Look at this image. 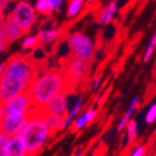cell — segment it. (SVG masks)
I'll return each mask as SVG.
<instances>
[{
    "label": "cell",
    "instance_id": "obj_5",
    "mask_svg": "<svg viewBox=\"0 0 156 156\" xmlns=\"http://www.w3.org/2000/svg\"><path fill=\"white\" fill-rule=\"evenodd\" d=\"M9 16L21 27L24 34H27L32 31L34 24L36 22L37 12L29 1L20 0L14 5Z\"/></svg>",
    "mask_w": 156,
    "mask_h": 156
},
{
    "label": "cell",
    "instance_id": "obj_13",
    "mask_svg": "<svg viewBox=\"0 0 156 156\" xmlns=\"http://www.w3.org/2000/svg\"><path fill=\"white\" fill-rule=\"evenodd\" d=\"M118 7L116 1H110L108 5L101 11V14L98 16V22L103 25L108 24L114 20L116 13H117Z\"/></svg>",
    "mask_w": 156,
    "mask_h": 156
},
{
    "label": "cell",
    "instance_id": "obj_4",
    "mask_svg": "<svg viewBox=\"0 0 156 156\" xmlns=\"http://www.w3.org/2000/svg\"><path fill=\"white\" fill-rule=\"evenodd\" d=\"M68 45L71 50V56L89 63L93 60L95 46L93 41L87 35L81 32H74L68 37Z\"/></svg>",
    "mask_w": 156,
    "mask_h": 156
},
{
    "label": "cell",
    "instance_id": "obj_19",
    "mask_svg": "<svg viewBox=\"0 0 156 156\" xmlns=\"http://www.w3.org/2000/svg\"><path fill=\"white\" fill-rule=\"evenodd\" d=\"M84 5V0H70V2L68 5L67 9V16L69 18H74L80 13Z\"/></svg>",
    "mask_w": 156,
    "mask_h": 156
},
{
    "label": "cell",
    "instance_id": "obj_32",
    "mask_svg": "<svg viewBox=\"0 0 156 156\" xmlns=\"http://www.w3.org/2000/svg\"><path fill=\"white\" fill-rule=\"evenodd\" d=\"M57 2H58V0H49L50 5H51V7L54 9H55V7H56V5H57Z\"/></svg>",
    "mask_w": 156,
    "mask_h": 156
},
{
    "label": "cell",
    "instance_id": "obj_10",
    "mask_svg": "<svg viewBox=\"0 0 156 156\" xmlns=\"http://www.w3.org/2000/svg\"><path fill=\"white\" fill-rule=\"evenodd\" d=\"M42 109L47 112H52V114L67 116V114H68L67 93L63 92V93L57 94L56 96L52 97V98L43 107Z\"/></svg>",
    "mask_w": 156,
    "mask_h": 156
},
{
    "label": "cell",
    "instance_id": "obj_7",
    "mask_svg": "<svg viewBox=\"0 0 156 156\" xmlns=\"http://www.w3.org/2000/svg\"><path fill=\"white\" fill-rule=\"evenodd\" d=\"M30 114L31 112L19 116H5L0 125V131L9 136L20 134L29 120Z\"/></svg>",
    "mask_w": 156,
    "mask_h": 156
},
{
    "label": "cell",
    "instance_id": "obj_34",
    "mask_svg": "<svg viewBox=\"0 0 156 156\" xmlns=\"http://www.w3.org/2000/svg\"><path fill=\"white\" fill-rule=\"evenodd\" d=\"M74 156H84V154H82V153H80V154H76Z\"/></svg>",
    "mask_w": 156,
    "mask_h": 156
},
{
    "label": "cell",
    "instance_id": "obj_29",
    "mask_svg": "<svg viewBox=\"0 0 156 156\" xmlns=\"http://www.w3.org/2000/svg\"><path fill=\"white\" fill-rule=\"evenodd\" d=\"M63 2H65V0H58V2H57V5H56L55 9H54V11L57 12V13H59L60 11H61V9H62Z\"/></svg>",
    "mask_w": 156,
    "mask_h": 156
},
{
    "label": "cell",
    "instance_id": "obj_1",
    "mask_svg": "<svg viewBox=\"0 0 156 156\" xmlns=\"http://www.w3.org/2000/svg\"><path fill=\"white\" fill-rule=\"evenodd\" d=\"M35 65L29 57L14 55L5 62L0 74V101L5 103L12 97L26 93L36 79Z\"/></svg>",
    "mask_w": 156,
    "mask_h": 156
},
{
    "label": "cell",
    "instance_id": "obj_36",
    "mask_svg": "<svg viewBox=\"0 0 156 156\" xmlns=\"http://www.w3.org/2000/svg\"><path fill=\"white\" fill-rule=\"evenodd\" d=\"M147 156H154L153 154H150V155H147Z\"/></svg>",
    "mask_w": 156,
    "mask_h": 156
},
{
    "label": "cell",
    "instance_id": "obj_24",
    "mask_svg": "<svg viewBox=\"0 0 156 156\" xmlns=\"http://www.w3.org/2000/svg\"><path fill=\"white\" fill-rule=\"evenodd\" d=\"M155 121H156V104H153L147 109V112L145 115V122L147 125H153Z\"/></svg>",
    "mask_w": 156,
    "mask_h": 156
},
{
    "label": "cell",
    "instance_id": "obj_18",
    "mask_svg": "<svg viewBox=\"0 0 156 156\" xmlns=\"http://www.w3.org/2000/svg\"><path fill=\"white\" fill-rule=\"evenodd\" d=\"M35 10L42 16H50L54 12V8L49 3V0H36L35 2Z\"/></svg>",
    "mask_w": 156,
    "mask_h": 156
},
{
    "label": "cell",
    "instance_id": "obj_15",
    "mask_svg": "<svg viewBox=\"0 0 156 156\" xmlns=\"http://www.w3.org/2000/svg\"><path fill=\"white\" fill-rule=\"evenodd\" d=\"M60 35V30L59 29H44L37 33V37H38L39 43L42 44H48L59 37Z\"/></svg>",
    "mask_w": 156,
    "mask_h": 156
},
{
    "label": "cell",
    "instance_id": "obj_12",
    "mask_svg": "<svg viewBox=\"0 0 156 156\" xmlns=\"http://www.w3.org/2000/svg\"><path fill=\"white\" fill-rule=\"evenodd\" d=\"M8 156H29L27 151H26L25 148V145H24L20 134L10 136Z\"/></svg>",
    "mask_w": 156,
    "mask_h": 156
},
{
    "label": "cell",
    "instance_id": "obj_22",
    "mask_svg": "<svg viewBox=\"0 0 156 156\" xmlns=\"http://www.w3.org/2000/svg\"><path fill=\"white\" fill-rule=\"evenodd\" d=\"M9 144H10V136L0 131V156L9 155Z\"/></svg>",
    "mask_w": 156,
    "mask_h": 156
},
{
    "label": "cell",
    "instance_id": "obj_30",
    "mask_svg": "<svg viewBox=\"0 0 156 156\" xmlns=\"http://www.w3.org/2000/svg\"><path fill=\"white\" fill-rule=\"evenodd\" d=\"M3 117H5V110H3V104L0 101V125H1V121H2Z\"/></svg>",
    "mask_w": 156,
    "mask_h": 156
},
{
    "label": "cell",
    "instance_id": "obj_11",
    "mask_svg": "<svg viewBox=\"0 0 156 156\" xmlns=\"http://www.w3.org/2000/svg\"><path fill=\"white\" fill-rule=\"evenodd\" d=\"M43 117H44V120L45 122H46L47 127H48V130H49L50 134H55L56 132L61 130V127H62L63 120H65L66 116L58 115V114H52V112H47L45 110H43Z\"/></svg>",
    "mask_w": 156,
    "mask_h": 156
},
{
    "label": "cell",
    "instance_id": "obj_16",
    "mask_svg": "<svg viewBox=\"0 0 156 156\" xmlns=\"http://www.w3.org/2000/svg\"><path fill=\"white\" fill-rule=\"evenodd\" d=\"M96 117V110L90 109L87 112H85L84 114H82L80 117H78L74 120V123H73V127L76 130H81L82 128L85 127L87 123H90L91 121H93Z\"/></svg>",
    "mask_w": 156,
    "mask_h": 156
},
{
    "label": "cell",
    "instance_id": "obj_33",
    "mask_svg": "<svg viewBox=\"0 0 156 156\" xmlns=\"http://www.w3.org/2000/svg\"><path fill=\"white\" fill-rule=\"evenodd\" d=\"M3 68H5V63H2V65H0V74H1V72L3 71Z\"/></svg>",
    "mask_w": 156,
    "mask_h": 156
},
{
    "label": "cell",
    "instance_id": "obj_20",
    "mask_svg": "<svg viewBox=\"0 0 156 156\" xmlns=\"http://www.w3.org/2000/svg\"><path fill=\"white\" fill-rule=\"evenodd\" d=\"M127 143L128 145H131L135 142L136 140V135H138V127H136V122L134 120H130L128 122L127 127Z\"/></svg>",
    "mask_w": 156,
    "mask_h": 156
},
{
    "label": "cell",
    "instance_id": "obj_27",
    "mask_svg": "<svg viewBox=\"0 0 156 156\" xmlns=\"http://www.w3.org/2000/svg\"><path fill=\"white\" fill-rule=\"evenodd\" d=\"M8 43H7V41H5V36H3L2 32H1V29H0V54L1 52H3L5 50V48L8 47Z\"/></svg>",
    "mask_w": 156,
    "mask_h": 156
},
{
    "label": "cell",
    "instance_id": "obj_21",
    "mask_svg": "<svg viewBox=\"0 0 156 156\" xmlns=\"http://www.w3.org/2000/svg\"><path fill=\"white\" fill-rule=\"evenodd\" d=\"M155 48H156V32L153 34V36L151 37L150 42H148V45L146 47V50L143 56V62H147L148 60L151 59L154 51H155Z\"/></svg>",
    "mask_w": 156,
    "mask_h": 156
},
{
    "label": "cell",
    "instance_id": "obj_26",
    "mask_svg": "<svg viewBox=\"0 0 156 156\" xmlns=\"http://www.w3.org/2000/svg\"><path fill=\"white\" fill-rule=\"evenodd\" d=\"M144 154H145V147L143 145H140L133 150L130 156H144Z\"/></svg>",
    "mask_w": 156,
    "mask_h": 156
},
{
    "label": "cell",
    "instance_id": "obj_14",
    "mask_svg": "<svg viewBox=\"0 0 156 156\" xmlns=\"http://www.w3.org/2000/svg\"><path fill=\"white\" fill-rule=\"evenodd\" d=\"M139 103H140V96L136 95V96L132 99V101H131V104H130V107L128 108V110L126 112V114L123 115L122 118H121V120H120L119 123H118V131H119V132L120 131H122L123 129L127 127L128 122L131 120V116H132L133 112H134L135 108L139 106Z\"/></svg>",
    "mask_w": 156,
    "mask_h": 156
},
{
    "label": "cell",
    "instance_id": "obj_35",
    "mask_svg": "<svg viewBox=\"0 0 156 156\" xmlns=\"http://www.w3.org/2000/svg\"><path fill=\"white\" fill-rule=\"evenodd\" d=\"M154 144L156 145V136H155V141H154Z\"/></svg>",
    "mask_w": 156,
    "mask_h": 156
},
{
    "label": "cell",
    "instance_id": "obj_2",
    "mask_svg": "<svg viewBox=\"0 0 156 156\" xmlns=\"http://www.w3.org/2000/svg\"><path fill=\"white\" fill-rule=\"evenodd\" d=\"M70 84H74L69 79L66 70H50L43 76H36L30 86V94L34 107L43 108L54 96L60 93H68Z\"/></svg>",
    "mask_w": 156,
    "mask_h": 156
},
{
    "label": "cell",
    "instance_id": "obj_6",
    "mask_svg": "<svg viewBox=\"0 0 156 156\" xmlns=\"http://www.w3.org/2000/svg\"><path fill=\"white\" fill-rule=\"evenodd\" d=\"M33 108V101L27 92L12 97L8 101L3 103L5 116H19V115L29 114Z\"/></svg>",
    "mask_w": 156,
    "mask_h": 156
},
{
    "label": "cell",
    "instance_id": "obj_31",
    "mask_svg": "<svg viewBox=\"0 0 156 156\" xmlns=\"http://www.w3.org/2000/svg\"><path fill=\"white\" fill-rule=\"evenodd\" d=\"M5 11L0 8V27H1V25H2V23H3V21H5Z\"/></svg>",
    "mask_w": 156,
    "mask_h": 156
},
{
    "label": "cell",
    "instance_id": "obj_25",
    "mask_svg": "<svg viewBox=\"0 0 156 156\" xmlns=\"http://www.w3.org/2000/svg\"><path fill=\"white\" fill-rule=\"evenodd\" d=\"M16 2V0H0V8L3 11H7L11 8V5Z\"/></svg>",
    "mask_w": 156,
    "mask_h": 156
},
{
    "label": "cell",
    "instance_id": "obj_17",
    "mask_svg": "<svg viewBox=\"0 0 156 156\" xmlns=\"http://www.w3.org/2000/svg\"><path fill=\"white\" fill-rule=\"evenodd\" d=\"M82 106H83V98H82V97H80V98H79L78 101H76V104L73 105L72 109L68 112L67 116L65 117V120H63V123H62V127H61V130L66 129L68 126L70 125L71 121H72V120L76 117V115L80 112Z\"/></svg>",
    "mask_w": 156,
    "mask_h": 156
},
{
    "label": "cell",
    "instance_id": "obj_9",
    "mask_svg": "<svg viewBox=\"0 0 156 156\" xmlns=\"http://www.w3.org/2000/svg\"><path fill=\"white\" fill-rule=\"evenodd\" d=\"M0 29H1L3 36H5V41H7V43L9 45L12 44L16 41H18L19 38H21L24 35V32L21 30V27L14 22V20L10 16L5 18V20L3 21Z\"/></svg>",
    "mask_w": 156,
    "mask_h": 156
},
{
    "label": "cell",
    "instance_id": "obj_28",
    "mask_svg": "<svg viewBox=\"0 0 156 156\" xmlns=\"http://www.w3.org/2000/svg\"><path fill=\"white\" fill-rule=\"evenodd\" d=\"M99 84H101V78L99 76H96V78L94 79V82H93V91H97L99 87Z\"/></svg>",
    "mask_w": 156,
    "mask_h": 156
},
{
    "label": "cell",
    "instance_id": "obj_3",
    "mask_svg": "<svg viewBox=\"0 0 156 156\" xmlns=\"http://www.w3.org/2000/svg\"><path fill=\"white\" fill-rule=\"evenodd\" d=\"M25 145L29 156H34L42 151L50 134L48 127L43 117V110L41 108L32 109L30 118L25 127L20 133Z\"/></svg>",
    "mask_w": 156,
    "mask_h": 156
},
{
    "label": "cell",
    "instance_id": "obj_23",
    "mask_svg": "<svg viewBox=\"0 0 156 156\" xmlns=\"http://www.w3.org/2000/svg\"><path fill=\"white\" fill-rule=\"evenodd\" d=\"M38 44H39V41L37 35H35V36H27L22 42V48L24 50H30L35 48Z\"/></svg>",
    "mask_w": 156,
    "mask_h": 156
},
{
    "label": "cell",
    "instance_id": "obj_8",
    "mask_svg": "<svg viewBox=\"0 0 156 156\" xmlns=\"http://www.w3.org/2000/svg\"><path fill=\"white\" fill-rule=\"evenodd\" d=\"M66 73L73 83L76 84L81 81H83L89 72V62H85L83 60L76 57L71 56L66 65Z\"/></svg>",
    "mask_w": 156,
    "mask_h": 156
}]
</instances>
